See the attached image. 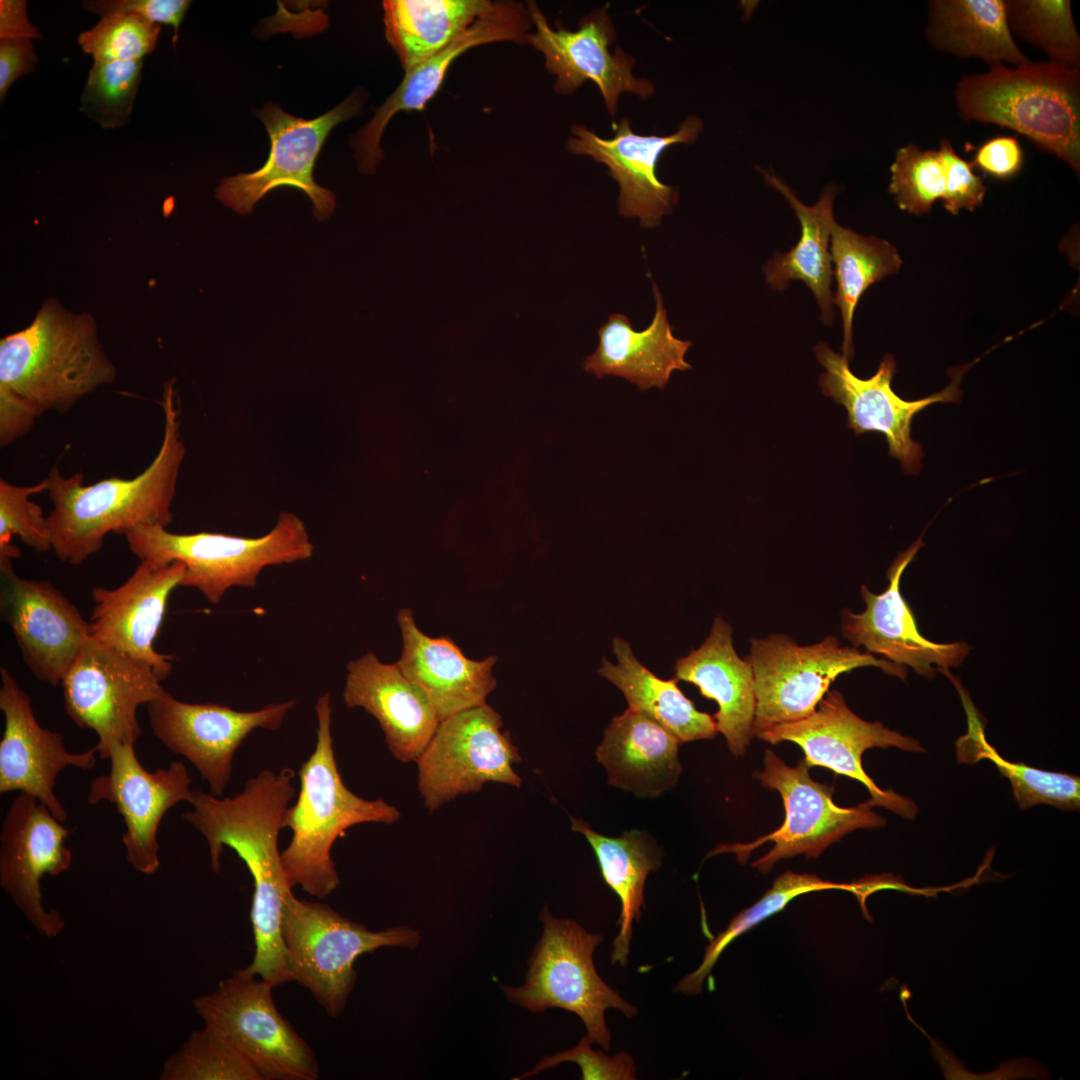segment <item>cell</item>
Returning a JSON list of instances; mask_svg holds the SVG:
<instances>
[{
    "mask_svg": "<svg viewBox=\"0 0 1080 1080\" xmlns=\"http://www.w3.org/2000/svg\"><path fill=\"white\" fill-rule=\"evenodd\" d=\"M925 38L936 50L989 65L1030 61L1009 30L1005 0H932Z\"/></svg>",
    "mask_w": 1080,
    "mask_h": 1080,
    "instance_id": "33",
    "label": "cell"
},
{
    "mask_svg": "<svg viewBox=\"0 0 1080 1080\" xmlns=\"http://www.w3.org/2000/svg\"><path fill=\"white\" fill-rule=\"evenodd\" d=\"M281 934L291 981L310 991L331 1017L340 1015L354 988L355 960L386 946L413 949L420 934L408 926L370 931L327 904L286 895Z\"/></svg>",
    "mask_w": 1080,
    "mask_h": 1080,
    "instance_id": "7",
    "label": "cell"
},
{
    "mask_svg": "<svg viewBox=\"0 0 1080 1080\" xmlns=\"http://www.w3.org/2000/svg\"><path fill=\"white\" fill-rule=\"evenodd\" d=\"M185 564L157 565L141 561L119 587H94L90 618L92 637L149 663L161 680L172 670V658L157 652L153 642L165 616L171 592L180 586Z\"/></svg>",
    "mask_w": 1080,
    "mask_h": 1080,
    "instance_id": "26",
    "label": "cell"
},
{
    "mask_svg": "<svg viewBox=\"0 0 1080 1080\" xmlns=\"http://www.w3.org/2000/svg\"><path fill=\"white\" fill-rule=\"evenodd\" d=\"M946 169L944 194L941 198L946 211L957 215L961 209L973 212L983 204L986 186L970 162L955 152L949 139L943 138L938 148Z\"/></svg>",
    "mask_w": 1080,
    "mask_h": 1080,
    "instance_id": "47",
    "label": "cell"
},
{
    "mask_svg": "<svg viewBox=\"0 0 1080 1080\" xmlns=\"http://www.w3.org/2000/svg\"><path fill=\"white\" fill-rule=\"evenodd\" d=\"M37 798L19 793L12 800L0 832V886L41 935L61 934L65 921L42 902L41 879L58 876L72 863L66 846L70 830Z\"/></svg>",
    "mask_w": 1080,
    "mask_h": 1080,
    "instance_id": "19",
    "label": "cell"
},
{
    "mask_svg": "<svg viewBox=\"0 0 1080 1080\" xmlns=\"http://www.w3.org/2000/svg\"><path fill=\"white\" fill-rule=\"evenodd\" d=\"M343 699L378 721L388 749L403 763L416 762L440 723L425 692L396 663H382L373 652L347 664Z\"/></svg>",
    "mask_w": 1080,
    "mask_h": 1080,
    "instance_id": "27",
    "label": "cell"
},
{
    "mask_svg": "<svg viewBox=\"0 0 1080 1080\" xmlns=\"http://www.w3.org/2000/svg\"><path fill=\"white\" fill-rule=\"evenodd\" d=\"M161 26L142 16L113 13L83 31L78 44L94 62L142 60L157 44Z\"/></svg>",
    "mask_w": 1080,
    "mask_h": 1080,
    "instance_id": "45",
    "label": "cell"
},
{
    "mask_svg": "<svg viewBox=\"0 0 1080 1080\" xmlns=\"http://www.w3.org/2000/svg\"><path fill=\"white\" fill-rule=\"evenodd\" d=\"M1009 30L1040 49L1049 61L1080 66V37L1069 0H1005Z\"/></svg>",
    "mask_w": 1080,
    "mask_h": 1080,
    "instance_id": "40",
    "label": "cell"
},
{
    "mask_svg": "<svg viewBox=\"0 0 1080 1080\" xmlns=\"http://www.w3.org/2000/svg\"><path fill=\"white\" fill-rule=\"evenodd\" d=\"M295 700L238 711L215 703H186L163 689L146 705L155 737L186 758L205 780L210 793L222 796L231 780L233 758L256 729L278 730Z\"/></svg>",
    "mask_w": 1080,
    "mask_h": 1080,
    "instance_id": "16",
    "label": "cell"
},
{
    "mask_svg": "<svg viewBox=\"0 0 1080 1080\" xmlns=\"http://www.w3.org/2000/svg\"><path fill=\"white\" fill-rule=\"evenodd\" d=\"M571 828L586 837L592 846L606 884L618 896L621 913L619 932L613 941L611 963L626 966L633 933L644 907V885L648 874L661 866V852L650 836L639 830L611 838L603 836L582 819L571 818Z\"/></svg>",
    "mask_w": 1080,
    "mask_h": 1080,
    "instance_id": "35",
    "label": "cell"
},
{
    "mask_svg": "<svg viewBox=\"0 0 1080 1080\" xmlns=\"http://www.w3.org/2000/svg\"><path fill=\"white\" fill-rule=\"evenodd\" d=\"M532 26L526 5L516 1L493 2L491 8L458 39L406 71L399 86L351 140L359 170L366 174L375 172L384 156L380 142L389 121L398 112L422 110L439 90L456 58L470 48L493 42L527 44Z\"/></svg>",
    "mask_w": 1080,
    "mask_h": 1080,
    "instance_id": "25",
    "label": "cell"
},
{
    "mask_svg": "<svg viewBox=\"0 0 1080 1080\" xmlns=\"http://www.w3.org/2000/svg\"><path fill=\"white\" fill-rule=\"evenodd\" d=\"M41 39L39 30L28 19L25 0L0 1L1 39Z\"/></svg>",
    "mask_w": 1080,
    "mask_h": 1080,
    "instance_id": "52",
    "label": "cell"
},
{
    "mask_svg": "<svg viewBox=\"0 0 1080 1080\" xmlns=\"http://www.w3.org/2000/svg\"><path fill=\"white\" fill-rule=\"evenodd\" d=\"M764 176L766 183L789 202L801 224V237L797 244L786 253H776L765 265L766 281L776 290L784 289L791 280L803 281L816 297L823 323L830 326L835 319L829 245L835 223L833 206L836 189L827 187L814 205L807 206L780 178L766 172Z\"/></svg>",
    "mask_w": 1080,
    "mask_h": 1080,
    "instance_id": "32",
    "label": "cell"
},
{
    "mask_svg": "<svg viewBox=\"0 0 1080 1080\" xmlns=\"http://www.w3.org/2000/svg\"><path fill=\"white\" fill-rule=\"evenodd\" d=\"M923 546L920 537L898 554L887 570L889 583L881 594L872 593L865 585L861 587L865 610L856 614L844 609L841 631L854 647L864 646L869 653L909 666L919 675L932 679L938 669L960 666L970 653V646L962 641L938 643L922 636L902 596V574Z\"/></svg>",
    "mask_w": 1080,
    "mask_h": 1080,
    "instance_id": "24",
    "label": "cell"
},
{
    "mask_svg": "<svg viewBox=\"0 0 1080 1080\" xmlns=\"http://www.w3.org/2000/svg\"><path fill=\"white\" fill-rule=\"evenodd\" d=\"M539 918L543 933L528 960L526 981L519 987H502L505 996L532 1013L561 1008L578 1015L591 1043L610 1051L606 1010L614 1008L631 1018L637 1009L595 969L593 954L603 936L586 931L571 919L554 917L547 907Z\"/></svg>",
    "mask_w": 1080,
    "mask_h": 1080,
    "instance_id": "8",
    "label": "cell"
},
{
    "mask_svg": "<svg viewBox=\"0 0 1080 1080\" xmlns=\"http://www.w3.org/2000/svg\"><path fill=\"white\" fill-rule=\"evenodd\" d=\"M317 717L314 751L299 769L300 791L284 817L292 832L281 852V864L290 887L324 899L339 885L331 849L345 831L361 823L392 824L399 810L382 799L366 800L350 791L339 773L331 734L329 693L315 705Z\"/></svg>",
    "mask_w": 1080,
    "mask_h": 1080,
    "instance_id": "3",
    "label": "cell"
},
{
    "mask_svg": "<svg viewBox=\"0 0 1080 1080\" xmlns=\"http://www.w3.org/2000/svg\"><path fill=\"white\" fill-rule=\"evenodd\" d=\"M653 295L655 313L651 323L641 331L635 330L624 314L608 317L598 330L596 350L583 360L586 372L598 378L622 377L645 391L662 390L672 372L691 369L685 354L692 343L674 336L656 283H653Z\"/></svg>",
    "mask_w": 1080,
    "mask_h": 1080,
    "instance_id": "29",
    "label": "cell"
},
{
    "mask_svg": "<svg viewBox=\"0 0 1080 1080\" xmlns=\"http://www.w3.org/2000/svg\"><path fill=\"white\" fill-rule=\"evenodd\" d=\"M142 60L94 62L84 86L80 111L104 129L125 126L131 117Z\"/></svg>",
    "mask_w": 1080,
    "mask_h": 1080,
    "instance_id": "42",
    "label": "cell"
},
{
    "mask_svg": "<svg viewBox=\"0 0 1080 1080\" xmlns=\"http://www.w3.org/2000/svg\"><path fill=\"white\" fill-rule=\"evenodd\" d=\"M364 102V93L355 91L314 119L291 115L274 103L254 110L270 137L268 159L254 172L221 179L215 190L216 198L239 214H249L268 192L289 186L311 199L313 213L319 221L327 219L335 208V196L314 181L313 167L331 130L357 115Z\"/></svg>",
    "mask_w": 1080,
    "mask_h": 1080,
    "instance_id": "13",
    "label": "cell"
},
{
    "mask_svg": "<svg viewBox=\"0 0 1080 1080\" xmlns=\"http://www.w3.org/2000/svg\"><path fill=\"white\" fill-rule=\"evenodd\" d=\"M116 379L102 350L94 319L45 301L31 324L0 341V388L29 400L44 413H65L79 399Z\"/></svg>",
    "mask_w": 1080,
    "mask_h": 1080,
    "instance_id": "5",
    "label": "cell"
},
{
    "mask_svg": "<svg viewBox=\"0 0 1080 1080\" xmlns=\"http://www.w3.org/2000/svg\"><path fill=\"white\" fill-rule=\"evenodd\" d=\"M0 710L4 731L0 742V793L18 791L37 798L61 822L68 814L54 788L66 767L92 769L97 749L81 753L66 749L63 736L43 728L37 721L29 695L14 676L0 668Z\"/></svg>",
    "mask_w": 1080,
    "mask_h": 1080,
    "instance_id": "23",
    "label": "cell"
},
{
    "mask_svg": "<svg viewBox=\"0 0 1080 1080\" xmlns=\"http://www.w3.org/2000/svg\"><path fill=\"white\" fill-rule=\"evenodd\" d=\"M488 0H387L385 35L406 71L440 52L488 11Z\"/></svg>",
    "mask_w": 1080,
    "mask_h": 1080,
    "instance_id": "36",
    "label": "cell"
},
{
    "mask_svg": "<svg viewBox=\"0 0 1080 1080\" xmlns=\"http://www.w3.org/2000/svg\"><path fill=\"white\" fill-rule=\"evenodd\" d=\"M588 1036H584L573 1048L543 1057L530 1071L514 1079L533 1076L543 1070L554 1068L564 1062L576 1063L583 1080H631L636 1079L633 1057L626 1052L613 1056L594 1051Z\"/></svg>",
    "mask_w": 1080,
    "mask_h": 1080,
    "instance_id": "46",
    "label": "cell"
},
{
    "mask_svg": "<svg viewBox=\"0 0 1080 1080\" xmlns=\"http://www.w3.org/2000/svg\"><path fill=\"white\" fill-rule=\"evenodd\" d=\"M968 716V731L957 742L959 761L976 762L981 758L991 760L999 772L1012 785L1013 796L1021 809L1037 804H1048L1062 810H1078L1080 807V778L1076 775L1050 772L1011 762L1002 758L989 745L973 705L966 700L963 689L958 687Z\"/></svg>",
    "mask_w": 1080,
    "mask_h": 1080,
    "instance_id": "38",
    "label": "cell"
},
{
    "mask_svg": "<svg viewBox=\"0 0 1080 1080\" xmlns=\"http://www.w3.org/2000/svg\"><path fill=\"white\" fill-rule=\"evenodd\" d=\"M83 8L101 17L113 13L136 14L156 24L174 28L175 45L179 27L191 2L187 0H86Z\"/></svg>",
    "mask_w": 1080,
    "mask_h": 1080,
    "instance_id": "48",
    "label": "cell"
},
{
    "mask_svg": "<svg viewBox=\"0 0 1080 1080\" xmlns=\"http://www.w3.org/2000/svg\"><path fill=\"white\" fill-rule=\"evenodd\" d=\"M675 679L696 685L703 697L717 702V732L734 756L744 755L756 710L754 677L748 660L733 647L731 625L716 617L703 644L676 661Z\"/></svg>",
    "mask_w": 1080,
    "mask_h": 1080,
    "instance_id": "30",
    "label": "cell"
},
{
    "mask_svg": "<svg viewBox=\"0 0 1080 1080\" xmlns=\"http://www.w3.org/2000/svg\"><path fill=\"white\" fill-rule=\"evenodd\" d=\"M612 648L617 664L604 658L599 673L624 694L628 708L661 725L680 743L715 737L714 718L695 708L675 678L664 680L655 676L637 660L629 643L622 638H614Z\"/></svg>",
    "mask_w": 1080,
    "mask_h": 1080,
    "instance_id": "34",
    "label": "cell"
},
{
    "mask_svg": "<svg viewBox=\"0 0 1080 1080\" xmlns=\"http://www.w3.org/2000/svg\"><path fill=\"white\" fill-rule=\"evenodd\" d=\"M977 168L999 180H1007L1017 175L1024 163V153L1015 136L1000 135L987 139L974 151L970 162Z\"/></svg>",
    "mask_w": 1080,
    "mask_h": 1080,
    "instance_id": "49",
    "label": "cell"
},
{
    "mask_svg": "<svg viewBox=\"0 0 1080 1080\" xmlns=\"http://www.w3.org/2000/svg\"><path fill=\"white\" fill-rule=\"evenodd\" d=\"M43 412L22 396L0 388V446L5 448L23 437Z\"/></svg>",
    "mask_w": 1080,
    "mask_h": 1080,
    "instance_id": "50",
    "label": "cell"
},
{
    "mask_svg": "<svg viewBox=\"0 0 1080 1080\" xmlns=\"http://www.w3.org/2000/svg\"><path fill=\"white\" fill-rule=\"evenodd\" d=\"M123 535L140 561L157 565L183 562L186 570L180 586L197 588L213 604L233 586L254 587L266 566L307 560L313 554L303 521L285 511L273 529L258 538L209 532L176 534L149 524L133 527Z\"/></svg>",
    "mask_w": 1080,
    "mask_h": 1080,
    "instance_id": "6",
    "label": "cell"
},
{
    "mask_svg": "<svg viewBox=\"0 0 1080 1080\" xmlns=\"http://www.w3.org/2000/svg\"><path fill=\"white\" fill-rule=\"evenodd\" d=\"M679 744L661 725L628 708L605 729L596 756L610 785L638 797H657L673 788L682 772Z\"/></svg>",
    "mask_w": 1080,
    "mask_h": 1080,
    "instance_id": "31",
    "label": "cell"
},
{
    "mask_svg": "<svg viewBox=\"0 0 1080 1080\" xmlns=\"http://www.w3.org/2000/svg\"><path fill=\"white\" fill-rule=\"evenodd\" d=\"M746 659L754 677L756 710L752 736L756 737L775 725L811 715L840 674L874 666L902 680L907 676L905 666L876 658L856 647H840L833 636L808 646H800L784 634L752 639Z\"/></svg>",
    "mask_w": 1080,
    "mask_h": 1080,
    "instance_id": "9",
    "label": "cell"
},
{
    "mask_svg": "<svg viewBox=\"0 0 1080 1080\" xmlns=\"http://www.w3.org/2000/svg\"><path fill=\"white\" fill-rule=\"evenodd\" d=\"M0 611L23 660L41 682L57 686L91 637V625L52 584L17 575L0 558Z\"/></svg>",
    "mask_w": 1080,
    "mask_h": 1080,
    "instance_id": "22",
    "label": "cell"
},
{
    "mask_svg": "<svg viewBox=\"0 0 1080 1080\" xmlns=\"http://www.w3.org/2000/svg\"><path fill=\"white\" fill-rule=\"evenodd\" d=\"M526 6L536 27L528 35L527 44L543 54L546 69L556 76V93L572 94L591 80L598 86L612 118L617 114L621 94L633 93L647 99L655 93L650 80L633 74L636 61L631 55L619 45L615 53L609 50L617 33L607 12L608 5L581 18L576 31L562 27L559 22L553 29L534 1H528Z\"/></svg>",
    "mask_w": 1080,
    "mask_h": 1080,
    "instance_id": "18",
    "label": "cell"
},
{
    "mask_svg": "<svg viewBox=\"0 0 1080 1080\" xmlns=\"http://www.w3.org/2000/svg\"><path fill=\"white\" fill-rule=\"evenodd\" d=\"M294 776L289 767L278 772L262 770L241 792L227 798L194 790L192 809L182 815L206 839L215 873L221 870L225 847L245 863L253 879V934L263 942L280 937L285 897L292 892L283 872L278 837L296 793Z\"/></svg>",
    "mask_w": 1080,
    "mask_h": 1080,
    "instance_id": "2",
    "label": "cell"
},
{
    "mask_svg": "<svg viewBox=\"0 0 1080 1080\" xmlns=\"http://www.w3.org/2000/svg\"><path fill=\"white\" fill-rule=\"evenodd\" d=\"M37 54L28 39L0 40V100L4 101L11 85L21 76L33 72Z\"/></svg>",
    "mask_w": 1080,
    "mask_h": 1080,
    "instance_id": "51",
    "label": "cell"
},
{
    "mask_svg": "<svg viewBox=\"0 0 1080 1080\" xmlns=\"http://www.w3.org/2000/svg\"><path fill=\"white\" fill-rule=\"evenodd\" d=\"M501 729L500 714L487 703L440 721L416 760L418 791L430 812L488 782L521 786L513 769L521 757Z\"/></svg>",
    "mask_w": 1080,
    "mask_h": 1080,
    "instance_id": "14",
    "label": "cell"
},
{
    "mask_svg": "<svg viewBox=\"0 0 1080 1080\" xmlns=\"http://www.w3.org/2000/svg\"><path fill=\"white\" fill-rule=\"evenodd\" d=\"M703 126L699 117L689 115L673 134L640 135L631 129L628 118H622L612 124L614 136L605 139L584 125L575 124L566 150L604 164L619 185V214L625 218H638L644 228H654L678 202L677 190L657 176L659 159L670 146L695 142Z\"/></svg>",
    "mask_w": 1080,
    "mask_h": 1080,
    "instance_id": "21",
    "label": "cell"
},
{
    "mask_svg": "<svg viewBox=\"0 0 1080 1080\" xmlns=\"http://www.w3.org/2000/svg\"><path fill=\"white\" fill-rule=\"evenodd\" d=\"M764 769L753 772L763 787L778 791L783 799L785 819L775 831L749 843L719 845L709 855L731 852L744 863L752 850L773 842V848L752 866L768 873L782 859L804 854L817 858L832 843L856 829L882 827L886 820L871 810L867 802L856 807H840L832 799L833 787L814 781L809 766L800 759L788 766L772 750H766Z\"/></svg>",
    "mask_w": 1080,
    "mask_h": 1080,
    "instance_id": "11",
    "label": "cell"
},
{
    "mask_svg": "<svg viewBox=\"0 0 1080 1080\" xmlns=\"http://www.w3.org/2000/svg\"><path fill=\"white\" fill-rule=\"evenodd\" d=\"M161 406L164 433L160 449L136 477H112L82 485V473L66 478L56 466L51 468L47 492L53 508L47 520L52 550L60 561L83 563L101 550L110 532L123 534L142 524L166 528L172 523V503L186 452L173 380L164 384Z\"/></svg>",
    "mask_w": 1080,
    "mask_h": 1080,
    "instance_id": "1",
    "label": "cell"
},
{
    "mask_svg": "<svg viewBox=\"0 0 1080 1080\" xmlns=\"http://www.w3.org/2000/svg\"><path fill=\"white\" fill-rule=\"evenodd\" d=\"M833 277L837 289L833 296L843 322L842 351L848 360L854 355L852 323L862 294L875 282L899 271L902 259L889 242L875 236H863L834 223L830 236Z\"/></svg>",
    "mask_w": 1080,
    "mask_h": 1080,
    "instance_id": "37",
    "label": "cell"
},
{
    "mask_svg": "<svg viewBox=\"0 0 1080 1080\" xmlns=\"http://www.w3.org/2000/svg\"><path fill=\"white\" fill-rule=\"evenodd\" d=\"M160 681L149 663L91 636L60 684L67 715L79 728L97 734V754L107 759L113 744L138 740L137 709L164 689Z\"/></svg>",
    "mask_w": 1080,
    "mask_h": 1080,
    "instance_id": "12",
    "label": "cell"
},
{
    "mask_svg": "<svg viewBox=\"0 0 1080 1080\" xmlns=\"http://www.w3.org/2000/svg\"><path fill=\"white\" fill-rule=\"evenodd\" d=\"M107 759L110 770L91 781L87 801L91 805L102 801L115 805L125 824L122 842L127 862L135 871L152 875L160 867V822L176 804L190 803L192 779L180 761L148 771L132 744H113Z\"/></svg>",
    "mask_w": 1080,
    "mask_h": 1080,
    "instance_id": "20",
    "label": "cell"
},
{
    "mask_svg": "<svg viewBox=\"0 0 1080 1080\" xmlns=\"http://www.w3.org/2000/svg\"><path fill=\"white\" fill-rule=\"evenodd\" d=\"M48 490L47 477L32 486H17L0 480V558H19L21 552L12 543L18 536L22 543L38 553L52 549L47 517L31 495Z\"/></svg>",
    "mask_w": 1080,
    "mask_h": 1080,
    "instance_id": "44",
    "label": "cell"
},
{
    "mask_svg": "<svg viewBox=\"0 0 1080 1080\" xmlns=\"http://www.w3.org/2000/svg\"><path fill=\"white\" fill-rule=\"evenodd\" d=\"M957 111L965 121L994 124L1027 137L1080 172V71L1055 62L1013 68L990 65L985 73L964 75L955 89Z\"/></svg>",
    "mask_w": 1080,
    "mask_h": 1080,
    "instance_id": "4",
    "label": "cell"
},
{
    "mask_svg": "<svg viewBox=\"0 0 1080 1080\" xmlns=\"http://www.w3.org/2000/svg\"><path fill=\"white\" fill-rule=\"evenodd\" d=\"M814 351L818 362L825 368L818 379L822 392L846 408L847 426L856 435L882 433L887 440L889 454L900 461L905 473H918L922 467L923 451L921 445L911 437L912 420L931 404L958 402L961 398L959 383L968 367L954 368L951 383L942 391L908 401L899 397L891 387L896 371V361L892 355L884 356L872 377L860 379L850 370L849 360L832 351L826 342H819Z\"/></svg>",
    "mask_w": 1080,
    "mask_h": 1080,
    "instance_id": "17",
    "label": "cell"
},
{
    "mask_svg": "<svg viewBox=\"0 0 1080 1080\" xmlns=\"http://www.w3.org/2000/svg\"><path fill=\"white\" fill-rule=\"evenodd\" d=\"M757 738L770 744L791 741L804 751L809 767H826L836 774L861 782L869 791L870 807L882 806L903 818L917 814L915 803L891 789L882 790L862 767V755L870 748L895 747L904 751L923 752L920 743L890 730L880 722H868L852 712L837 690H828L815 711L800 720L775 725Z\"/></svg>",
    "mask_w": 1080,
    "mask_h": 1080,
    "instance_id": "15",
    "label": "cell"
},
{
    "mask_svg": "<svg viewBox=\"0 0 1080 1080\" xmlns=\"http://www.w3.org/2000/svg\"><path fill=\"white\" fill-rule=\"evenodd\" d=\"M397 620L403 649L396 665L425 692L440 721L486 704L497 685L492 674L496 656L471 660L450 638L427 636L417 627L409 608L400 609Z\"/></svg>",
    "mask_w": 1080,
    "mask_h": 1080,
    "instance_id": "28",
    "label": "cell"
},
{
    "mask_svg": "<svg viewBox=\"0 0 1080 1080\" xmlns=\"http://www.w3.org/2000/svg\"><path fill=\"white\" fill-rule=\"evenodd\" d=\"M827 889H843L852 892L853 885L825 881L812 874H798L791 871L777 877L773 882V886L757 903L736 915L725 930L710 940L700 966L694 972L686 975L677 984L674 991L687 996L698 994L701 992L702 984L718 958L735 938L765 918L782 910L793 898L804 893Z\"/></svg>",
    "mask_w": 1080,
    "mask_h": 1080,
    "instance_id": "39",
    "label": "cell"
},
{
    "mask_svg": "<svg viewBox=\"0 0 1080 1080\" xmlns=\"http://www.w3.org/2000/svg\"><path fill=\"white\" fill-rule=\"evenodd\" d=\"M274 986L243 969L193 1000L195 1012L237 1049L262 1080H316L314 1051L282 1016L273 1001Z\"/></svg>",
    "mask_w": 1080,
    "mask_h": 1080,
    "instance_id": "10",
    "label": "cell"
},
{
    "mask_svg": "<svg viewBox=\"0 0 1080 1080\" xmlns=\"http://www.w3.org/2000/svg\"><path fill=\"white\" fill-rule=\"evenodd\" d=\"M160 1080H262L253 1065L218 1032L204 1025L164 1062Z\"/></svg>",
    "mask_w": 1080,
    "mask_h": 1080,
    "instance_id": "41",
    "label": "cell"
},
{
    "mask_svg": "<svg viewBox=\"0 0 1080 1080\" xmlns=\"http://www.w3.org/2000/svg\"><path fill=\"white\" fill-rule=\"evenodd\" d=\"M889 193L907 213H929L944 194L946 169L939 150H922L910 143L899 148L890 166Z\"/></svg>",
    "mask_w": 1080,
    "mask_h": 1080,
    "instance_id": "43",
    "label": "cell"
}]
</instances>
